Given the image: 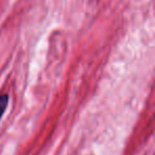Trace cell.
Segmentation results:
<instances>
[{"label": "cell", "mask_w": 155, "mask_h": 155, "mask_svg": "<svg viewBox=\"0 0 155 155\" xmlns=\"http://www.w3.org/2000/svg\"><path fill=\"white\" fill-rule=\"evenodd\" d=\"M8 104H9V96L8 95H0V121L7 110Z\"/></svg>", "instance_id": "6da1fadb"}]
</instances>
